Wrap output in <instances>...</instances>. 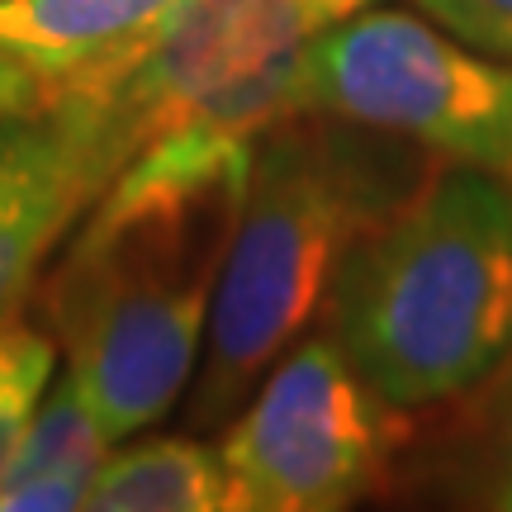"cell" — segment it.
Listing matches in <instances>:
<instances>
[{
	"label": "cell",
	"mask_w": 512,
	"mask_h": 512,
	"mask_svg": "<svg viewBox=\"0 0 512 512\" xmlns=\"http://www.w3.org/2000/svg\"><path fill=\"white\" fill-rule=\"evenodd\" d=\"M389 157L361 124L290 110L252 147L238 223L209 309L185 413L233 418L261 375L328 309L351 247L403 200Z\"/></svg>",
	"instance_id": "obj_3"
},
{
	"label": "cell",
	"mask_w": 512,
	"mask_h": 512,
	"mask_svg": "<svg viewBox=\"0 0 512 512\" xmlns=\"http://www.w3.org/2000/svg\"><path fill=\"white\" fill-rule=\"evenodd\" d=\"M53 366L57 342L43 328L24 323V318L0 328V475L15 460L38 403L53 384Z\"/></svg>",
	"instance_id": "obj_12"
},
{
	"label": "cell",
	"mask_w": 512,
	"mask_h": 512,
	"mask_svg": "<svg viewBox=\"0 0 512 512\" xmlns=\"http://www.w3.org/2000/svg\"><path fill=\"white\" fill-rule=\"evenodd\" d=\"M413 5L460 43L512 62V0H413Z\"/></svg>",
	"instance_id": "obj_13"
},
{
	"label": "cell",
	"mask_w": 512,
	"mask_h": 512,
	"mask_svg": "<svg viewBox=\"0 0 512 512\" xmlns=\"http://www.w3.org/2000/svg\"><path fill=\"white\" fill-rule=\"evenodd\" d=\"M53 105V86L43 76L24 72L19 62L0 57V119H19V114H43Z\"/></svg>",
	"instance_id": "obj_14"
},
{
	"label": "cell",
	"mask_w": 512,
	"mask_h": 512,
	"mask_svg": "<svg viewBox=\"0 0 512 512\" xmlns=\"http://www.w3.org/2000/svg\"><path fill=\"white\" fill-rule=\"evenodd\" d=\"M105 185L91 128L67 110L0 119V328L19 318L43 261Z\"/></svg>",
	"instance_id": "obj_7"
},
{
	"label": "cell",
	"mask_w": 512,
	"mask_h": 512,
	"mask_svg": "<svg viewBox=\"0 0 512 512\" xmlns=\"http://www.w3.org/2000/svg\"><path fill=\"white\" fill-rule=\"evenodd\" d=\"M356 375L403 413L465 399L512 356V185L446 162L351 247L328 299Z\"/></svg>",
	"instance_id": "obj_2"
},
{
	"label": "cell",
	"mask_w": 512,
	"mask_h": 512,
	"mask_svg": "<svg viewBox=\"0 0 512 512\" xmlns=\"http://www.w3.org/2000/svg\"><path fill=\"white\" fill-rule=\"evenodd\" d=\"M470 394L475 403L465 408V437L441 451L460 465L451 489L460 503L512 512V356L494 370V384L484 380Z\"/></svg>",
	"instance_id": "obj_11"
},
{
	"label": "cell",
	"mask_w": 512,
	"mask_h": 512,
	"mask_svg": "<svg viewBox=\"0 0 512 512\" xmlns=\"http://www.w3.org/2000/svg\"><path fill=\"white\" fill-rule=\"evenodd\" d=\"M309 38L299 0H185L128 53L57 86L53 105L91 128L110 181H204L247 166L294 110Z\"/></svg>",
	"instance_id": "obj_4"
},
{
	"label": "cell",
	"mask_w": 512,
	"mask_h": 512,
	"mask_svg": "<svg viewBox=\"0 0 512 512\" xmlns=\"http://www.w3.org/2000/svg\"><path fill=\"white\" fill-rule=\"evenodd\" d=\"M294 110L418 143L512 185V62L460 43L427 15L370 5L318 29L299 62Z\"/></svg>",
	"instance_id": "obj_5"
},
{
	"label": "cell",
	"mask_w": 512,
	"mask_h": 512,
	"mask_svg": "<svg viewBox=\"0 0 512 512\" xmlns=\"http://www.w3.org/2000/svg\"><path fill=\"white\" fill-rule=\"evenodd\" d=\"M110 432L100 427L86 389L72 370L53 375L15 460L0 475V512H67L86 508V489L110 456Z\"/></svg>",
	"instance_id": "obj_9"
},
{
	"label": "cell",
	"mask_w": 512,
	"mask_h": 512,
	"mask_svg": "<svg viewBox=\"0 0 512 512\" xmlns=\"http://www.w3.org/2000/svg\"><path fill=\"white\" fill-rule=\"evenodd\" d=\"M408 441V413L356 375L332 332H313L247 394L219 456L233 512H337L380 489Z\"/></svg>",
	"instance_id": "obj_6"
},
{
	"label": "cell",
	"mask_w": 512,
	"mask_h": 512,
	"mask_svg": "<svg viewBox=\"0 0 512 512\" xmlns=\"http://www.w3.org/2000/svg\"><path fill=\"white\" fill-rule=\"evenodd\" d=\"M95 512H233L219 446L200 437H147L100 460L86 489Z\"/></svg>",
	"instance_id": "obj_10"
},
{
	"label": "cell",
	"mask_w": 512,
	"mask_h": 512,
	"mask_svg": "<svg viewBox=\"0 0 512 512\" xmlns=\"http://www.w3.org/2000/svg\"><path fill=\"white\" fill-rule=\"evenodd\" d=\"M247 166L204 181L114 176L38 294L114 446L157 427L195 380Z\"/></svg>",
	"instance_id": "obj_1"
},
{
	"label": "cell",
	"mask_w": 512,
	"mask_h": 512,
	"mask_svg": "<svg viewBox=\"0 0 512 512\" xmlns=\"http://www.w3.org/2000/svg\"><path fill=\"white\" fill-rule=\"evenodd\" d=\"M370 5H380V0H299V10H304L313 34L328 29V24H342V19L361 15V10H370Z\"/></svg>",
	"instance_id": "obj_15"
},
{
	"label": "cell",
	"mask_w": 512,
	"mask_h": 512,
	"mask_svg": "<svg viewBox=\"0 0 512 512\" xmlns=\"http://www.w3.org/2000/svg\"><path fill=\"white\" fill-rule=\"evenodd\" d=\"M185 0H0V57L48 86L128 53Z\"/></svg>",
	"instance_id": "obj_8"
}]
</instances>
